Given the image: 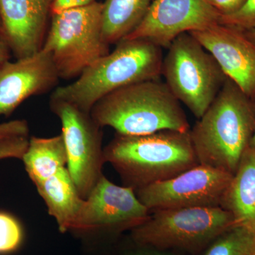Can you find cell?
<instances>
[{
    "label": "cell",
    "instance_id": "9",
    "mask_svg": "<svg viewBox=\"0 0 255 255\" xmlns=\"http://www.w3.org/2000/svg\"><path fill=\"white\" fill-rule=\"evenodd\" d=\"M233 174L198 164L175 177L135 191L150 213L182 208L221 207Z\"/></svg>",
    "mask_w": 255,
    "mask_h": 255
},
{
    "label": "cell",
    "instance_id": "30",
    "mask_svg": "<svg viewBox=\"0 0 255 255\" xmlns=\"http://www.w3.org/2000/svg\"><path fill=\"white\" fill-rule=\"evenodd\" d=\"M255 255V251L254 255Z\"/></svg>",
    "mask_w": 255,
    "mask_h": 255
},
{
    "label": "cell",
    "instance_id": "26",
    "mask_svg": "<svg viewBox=\"0 0 255 255\" xmlns=\"http://www.w3.org/2000/svg\"><path fill=\"white\" fill-rule=\"evenodd\" d=\"M11 54V51H10L9 48H8L7 45L6 44L4 40L0 36V67L4 63H6V61L9 60Z\"/></svg>",
    "mask_w": 255,
    "mask_h": 255
},
{
    "label": "cell",
    "instance_id": "29",
    "mask_svg": "<svg viewBox=\"0 0 255 255\" xmlns=\"http://www.w3.org/2000/svg\"><path fill=\"white\" fill-rule=\"evenodd\" d=\"M252 147H255V133L254 135H253V138H252V140L251 142V145Z\"/></svg>",
    "mask_w": 255,
    "mask_h": 255
},
{
    "label": "cell",
    "instance_id": "25",
    "mask_svg": "<svg viewBox=\"0 0 255 255\" xmlns=\"http://www.w3.org/2000/svg\"><path fill=\"white\" fill-rule=\"evenodd\" d=\"M97 0H55L52 6V13L60 12L63 10L87 6Z\"/></svg>",
    "mask_w": 255,
    "mask_h": 255
},
{
    "label": "cell",
    "instance_id": "14",
    "mask_svg": "<svg viewBox=\"0 0 255 255\" xmlns=\"http://www.w3.org/2000/svg\"><path fill=\"white\" fill-rule=\"evenodd\" d=\"M51 55L38 53L0 67V116H9L25 100L53 90L59 82Z\"/></svg>",
    "mask_w": 255,
    "mask_h": 255
},
{
    "label": "cell",
    "instance_id": "8",
    "mask_svg": "<svg viewBox=\"0 0 255 255\" xmlns=\"http://www.w3.org/2000/svg\"><path fill=\"white\" fill-rule=\"evenodd\" d=\"M50 108L61 123L68 155L67 169L80 196L87 199L104 175L102 128L90 113L68 102L50 98Z\"/></svg>",
    "mask_w": 255,
    "mask_h": 255
},
{
    "label": "cell",
    "instance_id": "13",
    "mask_svg": "<svg viewBox=\"0 0 255 255\" xmlns=\"http://www.w3.org/2000/svg\"><path fill=\"white\" fill-rule=\"evenodd\" d=\"M55 0H0V36L16 59L43 48Z\"/></svg>",
    "mask_w": 255,
    "mask_h": 255
},
{
    "label": "cell",
    "instance_id": "16",
    "mask_svg": "<svg viewBox=\"0 0 255 255\" xmlns=\"http://www.w3.org/2000/svg\"><path fill=\"white\" fill-rule=\"evenodd\" d=\"M36 187L46 203L48 214L56 221L60 232L71 231L85 199L80 196L67 167Z\"/></svg>",
    "mask_w": 255,
    "mask_h": 255
},
{
    "label": "cell",
    "instance_id": "19",
    "mask_svg": "<svg viewBox=\"0 0 255 255\" xmlns=\"http://www.w3.org/2000/svg\"><path fill=\"white\" fill-rule=\"evenodd\" d=\"M204 255H253L255 233L242 226H235L223 233Z\"/></svg>",
    "mask_w": 255,
    "mask_h": 255
},
{
    "label": "cell",
    "instance_id": "10",
    "mask_svg": "<svg viewBox=\"0 0 255 255\" xmlns=\"http://www.w3.org/2000/svg\"><path fill=\"white\" fill-rule=\"evenodd\" d=\"M150 215L134 189L117 185L103 175L84 201L70 231L84 236L131 231Z\"/></svg>",
    "mask_w": 255,
    "mask_h": 255
},
{
    "label": "cell",
    "instance_id": "15",
    "mask_svg": "<svg viewBox=\"0 0 255 255\" xmlns=\"http://www.w3.org/2000/svg\"><path fill=\"white\" fill-rule=\"evenodd\" d=\"M221 207L231 213L236 226L255 233V147L250 145L225 191Z\"/></svg>",
    "mask_w": 255,
    "mask_h": 255
},
{
    "label": "cell",
    "instance_id": "21",
    "mask_svg": "<svg viewBox=\"0 0 255 255\" xmlns=\"http://www.w3.org/2000/svg\"><path fill=\"white\" fill-rule=\"evenodd\" d=\"M219 23L243 31L255 28V0H247L234 14L220 16Z\"/></svg>",
    "mask_w": 255,
    "mask_h": 255
},
{
    "label": "cell",
    "instance_id": "11",
    "mask_svg": "<svg viewBox=\"0 0 255 255\" xmlns=\"http://www.w3.org/2000/svg\"><path fill=\"white\" fill-rule=\"evenodd\" d=\"M220 16L206 0H154L140 24L125 38H145L167 48L182 33L217 24Z\"/></svg>",
    "mask_w": 255,
    "mask_h": 255
},
{
    "label": "cell",
    "instance_id": "24",
    "mask_svg": "<svg viewBox=\"0 0 255 255\" xmlns=\"http://www.w3.org/2000/svg\"><path fill=\"white\" fill-rule=\"evenodd\" d=\"M221 16L234 14L241 9L247 0H206Z\"/></svg>",
    "mask_w": 255,
    "mask_h": 255
},
{
    "label": "cell",
    "instance_id": "28",
    "mask_svg": "<svg viewBox=\"0 0 255 255\" xmlns=\"http://www.w3.org/2000/svg\"><path fill=\"white\" fill-rule=\"evenodd\" d=\"M132 255H165L158 253H153V252H139Z\"/></svg>",
    "mask_w": 255,
    "mask_h": 255
},
{
    "label": "cell",
    "instance_id": "20",
    "mask_svg": "<svg viewBox=\"0 0 255 255\" xmlns=\"http://www.w3.org/2000/svg\"><path fill=\"white\" fill-rule=\"evenodd\" d=\"M23 232L19 223L11 215L0 212V253L17 249L22 241Z\"/></svg>",
    "mask_w": 255,
    "mask_h": 255
},
{
    "label": "cell",
    "instance_id": "23",
    "mask_svg": "<svg viewBox=\"0 0 255 255\" xmlns=\"http://www.w3.org/2000/svg\"><path fill=\"white\" fill-rule=\"evenodd\" d=\"M29 127L25 120H13L0 124V140L9 137L28 136Z\"/></svg>",
    "mask_w": 255,
    "mask_h": 255
},
{
    "label": "cell",
    "instance_id": "17",
    "mask_svg": "<svg viewBox=\"0 0 255 255\" xmlns=\"http://www.w3.org/2000/svg\"><path fill=\"white\" fill-rule=\"evenodd\" d=\"M21 159L35 186L46 180L67 167L68 155L63 135L30 137L27 149Z\"/></svg>",
    "mask_w": 255,
    "mask_h": 255
},
{
    "label": "cell",
    "instance_id": "7",
    "mask_svg": "<svg viewBox=\"0 0 255 255\" xmlns=\"http://www.w3.org/2000/svg\"><path fill=\"white\" fill-rule=\"evenodd\" d=\"M235 226L232 215L221 207L164 209L150 213L132 230L131 238L142 248L194 251Z\"/></svg>",
    "mask_w": 255,
    "mask_h": 255
},
{
    "label": "cell",
    "instance_id": "1",
    "mask_svg": "<svg viewBox=\"0 0 255 255\" xmlns=\"http://www.w3.org/2000/svg\"><path fill=\"white\" fill-rule=\"evenodd\" d=\"M255 130V100L227 78L189 132L199 164L233 175Z\"/></svg>",
    "mask_w": 255,
    "mask_h": 255
},
{
    "label": "cell",
    "instance_id": "27",
    "mask_svg": "<svg viewBox=\"0 0 255 255\" xmlns=\"http://www.w3.org/2000/svg\"><path fill=\"white\" fill-rule=\"evenodd\" d=\"M243 32H244L245 34H246L251 41H253L255 43V28Z\"/></svg>",
    "mask_w": 255,
    "mask_h": 255
},
{
    "label": "cell",
    "instance_id": "5",
    "mask_svg": "<svg viewBox=\"0 0 255 255\" xmlns=\"http://www.w3.org/2000/svg\"><path fill=\"white\" fill-rule=\"evenodd\" d=\"M103 4L52 13L42 49L51 55L60 79L78 78L97 60L110 53L102 35Z\"/></svg>",
    "mask_w": 255,
    "mask_h": 255
},
{
    "label": "cell",
    "instance_id": "3",
    "mask_svg": "<svg viewBox=\"0 0 255 255\" xmlns=\"http://www.w3.org/2000/svg\"><path fill=\"white\" fill-rule=\"evenodd\" d=\"M162 48L145 38H125L115 49L87 68L75 81L57 87L50 98L90 113L101 99L137 82L162 75Z\"/></svg>",
    "mask_w": 255,
    "mask_h": 255
},
{
    "label": "cell",
    "instance_id": "12",
    "mask_svg": "<svg viewBox=\"0 0 255 255\" xmlns=\"http://www.w3.org/2000/svg\"><path fill=\"white\" fill-rule=\"evenodd\" d=\"M219 64L226 76L255 100V43L244 32L225 25L190 32Z\"/></svg>",
    "mask_w": 255,
    "mask_h": 255
},
{
    "label": "cell",
    "instance_id": "18",
    "mask_svg": "<svg viewBox=\"0 0 255 255\" xmlns=\"http://www.w3.org/2000/svg\"><path fill=\"white\" fill-rule=\"evenodd\" d=\"M154 0H105L102 35L107 44H117L140 24Z\"/></svg>",
    "mask_w": 255,
    "mask_h": 255
},
{
    "label": "cell",
    "instance_id": "6",
    "mask_svg": "<svg viewBox=\"0 0 255 255\" xmlns=\"http://www.w3.org/2000/svg\"><path fill=\"white\" fill-rule=\"evenodd\" d=\"M162 75L169 90L198 119L227 80L211 53L190 33H184L167 48Z\"/></svg>",
    "mask_w": 255,
    "mask_h": 255
},
{
    "label": "cell",
    "instance_id": "22",
    "mask_svg": "<svg viewBox=\"0 0 255 255\" xmlns=\"http://www.w3.org/2000/svg\"><path fill=\"white\" fill-rule=\"evenodd\" d=\"M29 139L26 136L9 137L0 140V160L8 158L22 159Z\"/></svg>",
    "mask_w": 255,
    "mask_h": 255
},
{
    "label": "cell",
    "instance_id": "4",
    "mask_svg": "<svg viewBox=\"0 0 255 255\" xmlns=\"http://www.w3.org/2000/svg\"><path fill=\"white\" fill-rule=\"evenodd\" d=\"M90 114L100 127L112 128L120 135L190 130L180 102L159 79L137 82L109 94L95 104Z\"/></svg>",
    "mask_w": 255,
    "mask_h": 255
},
{
    "label": "cell",
    "instance_id": "2",
    "mask_svg": "<svg viewBox=\"0 0 255 255\" xmlns=\"http://www.w3.org/2000/svg\"><path fill=\"white\" fill-rule=\"evenodd\" d=\"M189 131L117 133L104 147L105 162L117 171L124 187L135 191L170 179L199 164Z\"/></svg>",
    "mask_w": 255,
    "mask_h": 255
}]
</instances>
